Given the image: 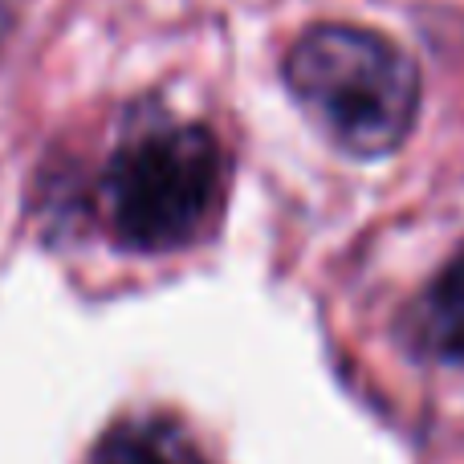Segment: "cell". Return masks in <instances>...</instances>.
I'll list each match as a JSON object with an SVG mask.
<instances>
[{"mask_svg": "<svg viewBox=\"0 0 464 464\" xmlns=\"http://www.w3.org/2000/svg\"><path fill=\"white\" fill-rule=\"evenodd\" d=\"M281 82L297 111L354 160L400 151L420 114V70L400 41L362 24H314L289 45Z\"/></svg>", "mask_w": 464, "mask_h": 464, "instance_id": "cell-1", "label": "cell"}, {"mask_svg": "<svg viewBox=\"0 0 464 464\" xmlns=\"http://www.w3.org/2000/svg\"><path fill=\"white\" fill-rule=\"evenodd\" d=\"M228 192L220 139L200 122L135 127L98 179L111 237L130 253H176L217 225Z\"/></svg>", "mask_w": 464, "mask_h": 464, "instance_id": "cell-2", "label": "cell"}, {"mask_svg": "<svg viewBox=\"0 0 464 464\" xmlns=\"http://www.w3.org/2000/svg\"><path fill=\"white\" fill-rule=\"evenodd\" d=\"M411 338L424 354L464 362V253H457L411 310Z\"/></svg>", "mask_w": 464, "mask_h": 464, "instance_id": "cell-3", "label": "cell"}, {"mask_svg": "<svg viewBox=\"0 0 464 464\" xmlns=\"http://www.w3.org/2000/svg\"><path fill=\"white\" fill-rule=\"evenodd\" d=\"M90 464H204L200 449L171 420H122L98 440Z\"/></svg>", "mask_w": 464, "mask_h": 464, "instance_id": "cell-4", "label": "cell"}]
</instances>
